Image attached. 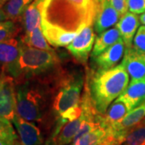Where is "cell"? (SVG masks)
<instances>
[{
    "mask_svg": "<svg viewBox=\"0 0 145 145\" xmlns=\"http://www.w3.org/2000/svg\"><path fill=\"white\" fill-rule=\"evenodd\" d=\"M97 5V0H44L42 24L79 33L93 24Z\"/></svg>",
    "mask_w": 145,
    "mask_h": 145,
    "instance_id": "cell-1",
    "label": "cell"
},
{
    "mask_svg": "<svg viewBox=\"0 0 145 145\" xmlns=\"http://www.w3.org/2000/svg\"><path fill=\"white\" fill-rule=\"evenodd\" d=\"M86 79L94 107L103 114L127 87L129 74L120 64L110 69H99Z\"/></svg>",
    "mask_w": 145,
    "mask_h": 145,
    "instance_id": "cell-2",
    "label": "cell"
},
{
    "mask_svg": "<svg viewBox=\"0 0 145 145\" xmlns=\"http://www.w3.org/2000/svg\"><path fill=\"white\" fill-rule=\"evenodd\" d=\"M16 113L26 120L41 123L44 120L47 91L40 82L29 78L16 83Z\"/></svg>",
    "mask_w": 145,
    "mask_h": 145,
    "instance_id": "cell-3",
    "label": "cell"
},
{
    "mask_svg": "<svg viewBox=\"0 0 145 145\" xmlns=\"http://www.w3.org/2000/svg\"><path fill=\"white\" fill-rule=\"evenodd\" d=\"M60 59L54 51L41 50L28 46L20 40V57L14 78L20 82L48 72L59 65Z\"/></svg>",
    "mask_w": 145,
    "mask_h": 145,
    "instance_id": "cell-4",
    "label": "cell"
},
{
    "mask_svg": "<svg viewBox=\"0 0 145 145\" xmlns=\"http://www.w3.org/2000/svg\"><path fill=\"white\" fill-rule=\"evenodd\" d=\"M83 79L78 74H65L57 79L52 90V109L57 116L80 105Z\"/></svg>",
    "mask_w": 145,
    "mask_h": 145,
    "instance_id": "cell-5",
    "label": "cell"
},
{
    "mask_svg": "<svg viewBox=\"0 0 145 145\" xmlns=\"http://www.w3.org/2000/svg\"><path fill=\"white\" fill-rule=\"evenodd\" d=\"M16 82L10 75H0V116L12 121L16 114Z\"/></svg>",
    "mask_w": 145,
    "mask_h": 145,
    "instance_id": "cell-6",
    "label": "cell"
},
{
    "mask_svg": "<svg viewBox=\"0 0 145 145\" xmlns=\"http://www.w3.org/2000/svg\"><path fill=\"white\" fill-rule=\"evenodd\" d=\"M94 42L95 33L93 27L91 26L86 27L78 33L73 40L68 44L66 48L78 61L85 63L88 60Z\"/></svg>",
    "mask_w": 145,
    "mask_h": 145,
    "instance_id": "cell-7",
    "label": "cell"
},
{
    "mask_svg": "<svg viewBox=\"0 0 145 145\" xmlns=\"http://www.w3.org/2000/svg\"><path fill=\"white\" fill-rule=\"evenodd\" d=\"M20 57V41L16 38L0 42V75L7 74L14 78Z\"/></svg>",
    "mask_w": 145,
    "mask_h": 145,
    "instance_id": "cell-8",
    "label": "cell"
},
{
    "mask_svg": "<svg viewBox=\"0 0 145 145\" xmlns=\"http://www.w3.org/2000/svg\"><path fill=\"white\" fill-rule=\"evenodd\" d=\"M12 123L20 139L21 145H42L44 136L40 129L33 122L26 120L16 113Z\"/></svg>",
    "mask_w": 145,
    "mask_h": 145,
    "instance_id": "cell-9",
    "label": "cell"
},
{
    "mask_svg": "<svg viewBox=\"0 0 145 145\" xmlns=\"http://www.w3.org/2000/svg\"><path fill=\"white\" fill-rule=\"evenodd\" d=\"M97 11L93 24L95 31L100 34L116 25L121 16L108 0H97Z\"/></svg>",
    "mask_w": 145,
    "mask_h": 145,
    "instance_id": "cell-10",
    "label": "cell"
},
{
    "mask_svg": "<svg viewBox=\"0 0 145 145\" xmlns=\"http://www.w3.org/2000/svg\"><path fill=\"white\" fill-rule=\"evenodd\" d=\"M122 65L125 68L131 80L145 78V52L133 47L126 48Z\"/></svg>",
    "mask_w": 145,
    "mask_h": 145,
    "instance_id": "cell-11",
    "label": "cell"
},
{
    "mask_svg": "<svg viewBox=\"0 0 145 145\" xmlns=\"http://www.w3.org/2000/svg\"><path fill=\"white\" fill-rule=\"evenodd\" d=\"M126 45L123 40L119 39L112 46L108 48L99 56L93 57L94 62L99 69H110L115 67L124 56Z\"/></svg>",
    "mask_w": 145,
    "mask_h": 145,
    "instance_id": "cell-12",
    "label": "cell"
},
{
    "mask_svg": "<svg viewBox=\"0 0 145 145\" xmlns=\"http://www.w3.org/2000/svg\"><path fill=\"white\" fill-rule=\"evenodd\" d=\"M128 112L129 110L124 103L116 99L110 104L106 111L99 116V125L105 130L111 129L121 122Z\"/></svg>",
    "mask_w": 145,
    "mask_h": 145,
    "instance_id": "cell-13",
    "label": "cell"
},
{
    "mask_svg": "<svg viewBox=\"0 0 145 145\" xmlns=\"http://www.w3.org/2000/svg\"><path fill=\"white\" fill-rule=\"evenodd\" d=\"M118 99L124 103L129 111L144 102L145 78L140 80H131V83L120 94Z\"/></svg>",
    "mask_w": 145,
    "mask_h": 145,
    "instance_id": "cell-14",
    "label": "cell"
},
{
    "mask_svg": "<svg viewBox=\"0 0 145 145\" xmlns=\"http://www.w3.org/2000/svg\"><path fill=\"white\" fill-rule=\"evenodd\" d=\"M140 18L136 14L132 12H127L119 19L116 24V27L119 31L122 40L124 42L126 48L132 46L133 39L136 31L140 26Z\"/></svg>",
    "mask_w": 145,
    "mask_h": 145,
    "instance_id": "cell-15",
    "label": "cell"
},
{
    "mask_svg": "<svg viewBox=\"0 0 145 145\" xmlns=\"http://www.w3.org/2000/svg\"><path fill=\"white\" fill-rule=\"evenodd\" d=\"M43 33L47 41L54 47H66L73 40L78 33L69 31L58 27L41 24Z\"/></svg>",
    "mask_w": 145,
    "mask_h": 145,
    "instance_id": "cell-16",
    "label": "cell"
},
{
    "mask_svg": "<svg viewBox=\"0 0 145 145\" xmlns=\"http://www.w3.org/2000/svg\"><path fill=\"white\" fill-rule=\"evenodd\" d=\"M43 3L44 0H35L23 13L20 22L24 30V34H28L36 27L41 26Z\"/></svg>",
    "mask_w": 145,
    "mask_h": 145,
    "instance_id": "cell-17",
    "label": "cell"
},
{
    "mask_svg": "<svg viewBox=\"0 0 145 145\" xmlns=\"http://www.w3.org/2000/svg\"><path fill=\"white\" fill-rule=\"evenodd\" d=\"M145 119V101L127 114L121 122L106 132H127L131 127L139 124Z\"/></svg>",
    "mask_w": 145,
    "mask_h": 145,
    "instance_id": "cell-18",
    "label": "cell"
},
{
    "mask_svg": "<svg viewBox=\"0 0 145 145\" xmlns=\"http://www.w3.org/2000/svg\"><path fill=\"white\" fill-rule=\"evenodd\" d=\"M85 119V116L82 114L78 119L69 121L63 126L62 128L60 130L59 133L55 137L50 138L49 140L57 145L70 144L74 140V137Z\"/></svg>",
    "mask_w": 145,
    "mask_h": 145,
    "instance_id": "cell-19",
    "label": "cell"
},
{
    "mask_svg": "<svg viewBox=\"0 0 145 145\" xmlns=\"http://www.w3.org/2000/svg\"><path fill=\"white\" fill-rule=\"evenodd\" d=\"M119 39H121V36L116 27L113 28H109L103 32L100 33L99 37H97L94 42L92 57H95L99 56V54L103 52L108 48L119 41Z\"/></svg>",
    "mask_w": 145,
    "mask_h": 145,
    "instance_id": "cell-20",
    "label": "cell"
},
{
    "mask_svg": "<svg viewBox=\"0 0 145 145\" xmlns=\"http://www.w3.org/2000/svg\"><path fill=\"white\" fill-rule=\"evenodd\" d=\"M20 41L28 46L36 48L38 49L53 51L43 33L42 26L36 27V29H34L28 34H24L23 36H21Z\"/></svg>",
    "mask_w": 145,
    "mask_h": 145,
    "instance_id": "cell-21",
    "label": "cell"
},
{
    "mask_svg": "<svg viewBox=\"0 0 145 145\" xmlns=\"http://www.w3.org/2000/svg\"><path fill=\"white\" fill-rule=\"evenodd\" d=\"M35 0H7L3 9L5 11L7 20L20 22L23 13Z\"/></svg>",
    "mask_w": 145,
    "mask_h": 145,
    "instance_id": "cell-22",
    "label": "cell"
},
{
    "mask_svg": "<svg viewBox=\"0 0 145 145\" xmlns=\"http://www.w3.org/2000/svg\"><path fill=\"white\" fill-rule=\"evenodd\" d=\"M106 135V131L99 127L92 131L73 140L69 145H102Z\"/></svg>",
    "mask_w": 145,
    "mask_h": 145,
    "instance_id": "cell-23",
    "label": "cell"
},
{
    "mask_svg": "<svg viewBox=\"0 0 145 145\" xmlns=\"http://www.w3.org/2000/svg\"><path fill=\"white\" fill-rule=\"evenodd\" d=\"M123 145H145V123L135 125L127 131Z\"/></svg>",
    "mask_w": 145,
    "mask_h": 145,
    "instance_id": "cell-24",
    "label": "cell"
},
{
    "mask_svg": "<svg viewBox=\"0 0 145 145\" xmlns=\"http://www.w3.org/2000/svg\"><path fill=\"white\" fill-rule=\"evenodd\" d=\"M16 23L9 20L0 22V42L16 38L18 36L20 28Z\"/></svg>",
    "mask_w": 145,
    "mask_h": 145,
    "instance_id": "cell-25",
    "label": "cell"
},
{
    "mask_svg": "<svg viewBox=\"0 0 145 145\" xmlns=\"http://www.w3.org/2000/svg\"><path fill=\"white\" fill-rule=\"evenodd\" d=\"M0 140L18 143V135L10 120L0 116Z\"/></svg>",
    "mask_w": 145,
    "mask_h": 145,
    "instance_id": "cell-26",
    "label": "cell"
},
{
    "mask_svg": "<svg viewBox=\"0 0 145 145\" xmlns=\"http://www.w3.org/2000/svg\"><path fill=\"white\" fill-rule=\"evenodd\" d=\"M132 47L139 51L145 52V25H142L138 28L133 39Z\"/></svg>",
    "mask_w": 145,
    "mask_h": 145,
    "instance_id": "cell-27",
    "label": "cell"
},
{
    "mask_svg": "<svg viewBox=\"0 0 145 145\" xmlns=\"http://www.w3.org/2000/svg\"><path fill=\"white\" fill-rule=\"evenodd\" d=\"M130 12L139 15L145 12V0H127Z\"/></svg>",
    "mask_w": 145,
    "mask_h": 145,
    "instance_id": "cell-28",
    "label": "cell"
},
{
    "mask_svg": "<svg viewBox=\"0 0 145 145\" xmlns=\"http://www.w3.org/2000/svg\"><path fill=\"white\" fill-rule=\"evenodd\" d=\"M108 1L121 16H123L125 13L127 12L128 7H127V0H108Z\"/></svg>",
    "mask_w": 145,
    "mask_h": 145,
    "instance_id": "cell-29",
    "label": "cell"
},
{
    "mask_svg": "<svg viewBox=\"0 0 145 145\" xmlns=\"http://www.w3.org/2000/svg\"><path fill=\"white\" fill-rule=\"evenodd\" d=\"M4 20H7V16L5 14V11L3 9V7L0 8V22H3Z\"/></svg>",
    "mask_w": 145,
    "mask_h": 145,
    "instance_id": "cell-30",
    "label": "cell"
},
{
    "mask_svg": "<svg viewBox=\"0 0 145 145\" xmlns=\"http://www.w3.org/2000/svg\"><path fill=\"white\" fill-rule=\"evenodd\" d=\"M0 145H20V144H19V143H12V142H8V141L0 140Z\"/></svg>",
    "mask_w": 145,
    "mask_h": 145,
    "instance_id": "cell-31",
    "label": "cell"
},
{
    "mask_svg": "<svg viewBox=\"0 0 145 145\" xmlns=\"http://www.w3.org/2000/svg\"><path fill=\"white\" fill-rule=\"evenodd\" d=\"M140 21L143 25H145V12L141 14V16H140Z\"/></svg>",
    "mask_w": 145,
    "mask_h": 145,
    "instance_id": "cell-32",
    "label": "cell"
},
{
    "mask_svg": "<svg viewBox=\"0 0 145 145\" xmlns=\"http://www.w3.org/2000/svg\"><path fill=\"white\" fill-rule=\"evenodd\" d=\"M42 145H57V144H56L55 143H53V142H52L51 140H48V141H47L46 143L44 144H42Z\"/></svg>",
    "mask_w": 145,
    "mask_h": 145,
    "instance_id": "cell-33",
    "label": "cell"
},
{
    "mask_svg": "<svg viewBox=\"0 0 145 145\" xmlns=\"http://www.w3.org/2000/svg\"><path fill=\"white\" fill-rule=\"evenodd\" d=\"M7 2V0H0V8L3 7Z\"/></svg>",
    "mask_w": 145,
    "mask_h": 145,
    "instance_id": "cell-34",
    "label": "cell"
},
{
    "mask_svg": "<svg viewBox=\"0 0 145 145\" xmlns=\"http://www.w3.org/2000/svg\"><path fill=\"white\" fill-rule=\"evenodd\" d=\"M142 122H143V123H145V119H144V120H143V121H142Z\"/></svg>",
    "mask_w": 145,
    "mask_h": 145,
    "instance_id": "cell-35",
    "label": "cell"
},
{
    "mask_svg": "<svg viewBox=\"0 0 145 145\" xmlns=\"http://www.w3.org/2000/svg\"><path fill=\"white\" fill-rule=\"evenodd\" d=\"M20 145H21V144H20Z\"/></svg>",
    "mask_w": 145,
    "mask_h": 145,
    "instance_id": "cell-36",
    "label": "cell"
}]
</instances>
